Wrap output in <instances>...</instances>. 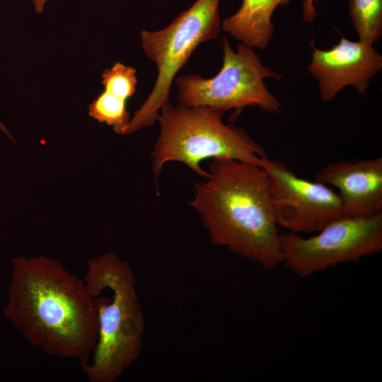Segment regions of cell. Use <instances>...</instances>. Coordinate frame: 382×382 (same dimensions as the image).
<instances>
[{"label": "cell", "mask_w": 382, "mask_h": 382, "mask_svg": "<svg viewBox=\"0 0 382 382\" xmlns=\"http://www.w3.org/2000/svg\"><path fill=\"white\" fill-rule=\"evenodd\" d=\"M4 313L32 345L47 354L86 364L99 333L96 303L83 279L45 256L12 260Z\"/></svg>", "instance_id": "cell-1"}, {"label": "cell", "mask_w": 382, "mask_h": 382, "mask_svg": "<svg viewBox=\"0 0 382 382\" xmlns=\"http://www.w3.org/2000/svg\"><path fill=\"white\" fill-rule=\"evenodd\" d=\"M190 205L211 241L270 270L282 264L280 233L266 171L231 158H214Z\"/></svg>", "instance_id": "cell-2"}, {"label": "cell", "mask_w": 382, "mask_h": 382, "mask_svg": "<svg viewBox=\"0 0 382 382\" xmlns=\"http://www.w3.org/2000/svg\"><path fill=\"white\" fill-rule=\"evenodd\" d=\"M83 280L98 313V340L82 369L91 382H113L138 359L145 322L129 263L109 252L88 259Z\"/></svg>", "instance_id": "cell-3"}, {"label": "cell", "mask_w": 382, "mask_h": 382, "mask_svg": "<svg viewBox=\"0 0 382 382\" xmlns=\"http://www.w3.org/2000/svg\"><path fill=\"white\" fill-rule=\"evenodd\" d=\"M156 120L161 129L151 153L157 177L163 165L178 161L204 178L199 163L207 158H231L261 166L264 149L241 127L222 122L224 112L207 106L166 103Z\"/></svg>", "instance_id": "cell-4"}, {"label": "cell", "mask_w": 382, "mask_h": 382, "mask_svg": "<svg viewBox=\"0 0 382 382\" xmlns=\"http://www.w3.org/2000/svg\"><path fill=\"white\" fill-rule=\"evenodd\" d=\"M219 1L197 0L165 28L141 32L142 49L156 64L158 74L151 93L131 118L127 134L156 122L161 108L169 101L177 73L201 43L218 37Z\"/></svg>", "instance_id": "cell-5"}, {"label": "cell", "mask_w": 382, "mask_h": 382, "mask_svg": "<svg viewBox=\"0 0 382 382\" xmlns=\"http://www.w3.org/2000/svg\"><path fill=\"white\" fill-rule=\"evenodd\" d=\"M223 63L218 74L204 79L196 74L175 80L177 100L187 106H207L226 112L233 109L236 119L247 106H257L266 112L280 113L278 98L267 89L264 80L277 81L283 76L262 64L255 49L241 42L235 52L223 38Z\"/></svg>", "instance_id": "cell-6"}, {"label": "cell", "mask_w": 382, "mask_h": 382, "mask_svg": "<svg viewBox=\"0 0 382 382\" xmlns=\"http://www.w3.org/2000/svg\"><path fill=\"white\" fill-rule=\"evenodd\" d=\"M315 236L280 234L282 264L306 277L341 263L357 262L382 250V212L369 216H342Z\"/></svg>", "instance_id": "cell-7"}, {"label": "cell", "mask_w": 382, "mask_h": 382, "mask_svg": "<svg viewBox=\"0 0 382 382\" xmlns=\"http://www.w3.org/2000/svg\"><path fill=\"white\" fill-rule=\"evenodd\" d=\"M278 226L294 233L320 231L343 216L340 197L323 183L298 177L283 162L262 159Z\"/></svg>", "instance_id": "cell-8"}, {"label": "cell", "mask_w": 382, "mask_h": 382, "mask_svg": "<svg viewBox=\"0 0 382 382\" xmlns=\"http://www.w3.org/2000/svg\"><path fill=\"white\" fill-rule=\"evenodd\" d=\"M311 45L308 71L318 80L320 99L325 103L348 86L364 95L371 79L382 69V55L374 45L363 41L342 37L326 50Z\"/></svg>", "instance_id": "cell-9"}, {"label": "cell", "mask_w": 382, "mask_h": 382, "mask_svg": "<svg viewBox=\"0 0 382 382\" xmlns=\"http://www.w3.org/2000/svg\"><path fill=\"white\" fill-rule=\"evenodd\" d=\"M316 181L339 190L343 216H369L382 212V157L342 160L315 175Z\"/></svg>", "instance_id": "cell-10"}, {"label": "cell", "mask_w": 382, "mask_h": 382, "mask_svg": "<svg viewBox=\"0 0 382 382\" xmlns=\"http://www.w3.org/2000/svg\"><path fill=\"white\" fill-rule=\"evenodd\" d=\"M290 0H243L239 9L225 18L221 29L253 48L266 49L274 33L272 17L279 6Z\"/></svg>", "instance_id": "cell-11"}, {"label": "cell", "mask_w": 382, "mask_h": 382, "mask_svg": "<svg viewBox=\"0 0 382 382\" xmlns=\"http://www.w3.org/2000/svg\"><path fill=\"white\" fill-rule=\"evenodd\" d=\"M349 11L359 40L376 43L382 35V0H349Z\"/></svg>", "instance_id": "cell-12"}, {"label": "cell", "mask_w": 382, "mask_h": 382, "mask_svg": "<svg viewBox=\"0 0 382 382\" xmlns=\"http://www.w3.org/2000/svg\"><path fill=\"white\" fill-rule=\"evenodd\" d=\"M127 100L105 90L92 101L89 115L100 122L112 126L119 134H127L130 115L126 108Z\"/></svg>", "instance_id": "cell-13"}, {"label": "cell", "mask_w": 382, "mask_h": 382, "mask_svg": "<svg viewBox=\"0 0 382 382\" xmlns=\"http://www.w3.org/2000/svg\"><path fill=\"white\" fill-rule=\"evenodd\" d=\"M137 70L120 62H115L102 74L104 90L127 100L136 91Z\"/></svg>", "instance_id": "cell-14"}, {"label": "cell", "mask_w": 382, "mask_h": 382, "mask_svg": "<svg viewBox=\"0 0 382 382\" xmlns=\"http://www.w3.org/2000/svg\"><path fill=\"white\" fill-rule=\"evenodd\" d=\"M317 0H303L302 18L305 22L312 23L318 16V11L314 5Z\"/></svg>", "instance_id": "cell-15"}, {"label": "cell", "mask_w": 382, "mask_h": 382, "mask_svg": "<svg viewBox=\"0 0 382 382\" xmlns=\"http://www.w3.org/2000/svg\"><path fill=\"white\" fill-rule=\"evenodd\" d=\"M50 0H32L35 11L37 13L43 12L45 4Z\"/></svg>", "instance_id": "cell-16"}, {"label": "cell", "mask_w": 382, "mask_h": 382, "mask_svg": "<svg viewBox=\"0 0 382 382\" xmlns=\"http://www.w3.org/2000/svg\"><path fill=\"white\" fill-rule=\"evenodd\" d=\"M0 129L8 136L11 139H12V137L10 135L8 131L7 130V129L6 128V127L4 125V124L0 121Z\"/></svg>", "instance_id": "cell-17"}]
</instances>
